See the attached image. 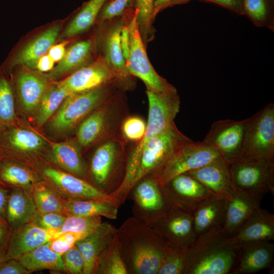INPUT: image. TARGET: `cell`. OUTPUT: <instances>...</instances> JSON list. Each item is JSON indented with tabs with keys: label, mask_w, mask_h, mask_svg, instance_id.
<instances>
[{
	"label": "cell",
	"mask_w": 274,
	"mask_h": 274,
	"mask_svg": "<svg viewBox=\"0 0 274 274\" xmlns=\"http://www.w3.org/2000/svg\"><path fill=\"white\" fill-rule=\"evenodd\" d=\"M133 187L136 218L152 227L170 207L161 187L154 179H143Z\"/></svg>",
	"instance_id": "obj_13"
},
{
	"label": "cell",
	"mask_w": 274,
	"mask_h": 274,
	"mask_svg": "<svg viewBox=\"0 0 274 274\" xmlns=\"http://www.w3.org/2000/svg\"><path fill=\"white\" fill-rule=\"evenodd\" d=\"M229 166L236 189L263 196L274 194V159L240 157Z\"/></svg>",
	"instance_id": "obj_4"
},
{
	"label": "cell",
	"mask_w": 274,
	"mask_h": 274,
	"mask_svg": "<svg viewBox=\"0 0 274 274\" xmlns=\"http://www.w3.org/2000/svg\"><path fill=\"white\" fill-rule=\"evenodd\" d=\"M137 10L127 26L129 39V50L126 60L127 72L142 80L148 90L165 92L175 89L160 77L151 65L143 42L137 21Z\"/></svg>",
	"instance_id": "obj_6"
},
{
	"label": "cell",
	"mask_w": 274,
	"mask_h": 274,
	"mask_svg": "<svg viewBox=\"0 0 274 274\" xmlns=\"http://www.w3.org/2000/svg\"><path fill=\"white\" fill-rule=\"evenodd\" d=\"M146 129V123L140 117L132 116L127 118L123 123V134L127 139L140 141L143 138Z\"/></svg>",
	"instance_id": "obj_47"
},
{
	"label": "cell",
	"mask_w": 274,
	"mask_h": 274,
	"mask_svg": "<svg viewBox=\"0 0 274 274\" xmlns=\"http://www.w3.org/2000/svg\"><path fill=\"white\" fill-rule=\"evenodd\" d=\"M274 239V215L258 209L233 236L225 238L221 245L234 248L249 243Z\"/></svg>",
	"instance_id": "obj_16"
},
{
	"label": "cell",
	"mask_w": 274,
	"mask_h": 274,
	"mask_svg": "<svg viewBox=\"0 0 274 274\" xmlns=\"http://www.w3.org/2000/svg\"><path fill=\"white\" fill-rule=\"evenodd\" d=\"M190 1V0H172L170 3L169 6L186 4L189 2Z\"/></svg>",
	"instance_id": "obj_58"
},
{
	"label": "cell",
	"mask_w": 274,
	"mask_h": 274,
	"mask_svg": "<svg viewBox=\"0 0 274 274\" xmlns=\"http://www.w3.org/2000/svg\"><path fill=\"white\" fill-rule=\"evenodd\" d=\"M62 259L65 272L71 274H83L84 260L76 245L63 254Z\"/></svg>",
	"instance_id": "obj_46"
},
{
	"label": "cell",
	"mask_w": 274,
	"mask_h": 274,
	"mask_svg": "<svg viewBox=\"0 0 274 274\" xmlns=\"http://www.w3.org/2000/svg\"><path fill=\"white\" fill-rule=\"evenodd\" d=\"M52 162L65 172L78 177L85 174V167L77 147L70 142L54 143L51 155Z\"/></svg>",
	"instance_id": "obj_32"
},
{
	"label": "cell",
	"mask_w": 274,
	"mask_h": 274,
	"mask_svg": "<svg viewBox=\"0 0 274 274\" xmlns=\"http://www.w3.org/2000/svg\"><path fill=\"white\" fill-rule=\"evenodd\" d=\"M28 270L18 259H9L0 264V274H29Z\"/></svg>",
	"instance_id": "obj_50"
},
{
	"label": "cell",
	"mask_w": 274,
	"mask_h": 274,
	"mask_svg": "<svg viewBox=\"0 0 274 274\" xmlns=\"http://www.w3.org/2000/svg\"><path fill=\"white\" fill-rule=\"evenodd\" d=\"M225 238L223 227L211 228L196 235L186 250L183 273L188 274L191 268L215 248Z\"/></svg>",
	"instance_id": "obj_26"
},
{
	"label": "cell",
	"mask_w": 274,
	"mask_h": 274,
	"mask_svg": "<svg viewBox=\"0 0 274 274\" xmlns=\"http://www.w3.org/2000/svg\"><path fill=\"white\" fill-rule=\"evenodd\" d=\"M108 0H89L78 12L59 37L60 40L74 37L87 30Z\"/></svg>",
	"instance_id": "obj_34"
},
{
	"label": "cell",
	"mask_w": 274,
	"mask_h": 274,
	"mask_svg": "<svg viewBox=\"0 0 274 274\" xmlns=\"http://www.w3.org/2000/svg\"><path fill=\"white\" fill-rule=\"evenodd\" d=\"M116 232L117 229L110 224L101 223L93 232L76 243L85 262L83 274L97 273L99 264Z\"/></svg>",
	"instance_id": "obj_14"
},
{
	"label": "cell",
	"mask_w": 274,
	"mask_h": 274,
	"mask_svg": "<svg viewBox=\"0 0 274 274\" xmlns=\"http://www.w3.org/2000/svg\"><path fill=\"white\" fill-rule=\"evenodd\" d=\"M247 118L224 119L214 122L202 142L217 151L228 163L241 157L244 143Z\"/></svg>",
	"instance_id": "obj_8"
},
{
	"label": "cell",
	"mask_w": 274,
	"mask_h": 274,
	"mask_svg": "<svg viewBox=\"0 0 274 274\" xmlns=\"http://www.w3.org/2000/svg\"><path fill=\"white\" fill-rule=\"evenodd\" d=\"M0 146L8 152H34L44 146L42 139L34 132L10 127L3 130Z\"/></svg>",
	"instance_id": "obj_30"
},
{
	"label": "cell",
	"mask_w": 274,
	"mask_h": 274,
	"mask_svg": "<svg viewBox=\"0 0 274 274\" xmlns=\"http://www.w3.org/2000/svg\"><path fill=\"white\" fill-rule=\"evenodd\" d=\"M117 234L128 273L157 274L166 255L176 249L135 217L126 221Z\"/></svg>",
	"instance_id": "obj_1"
},
{
	"label": "cell",
	"mask_w": 274,
	"mask_h": 274,
	"mask_svg": "<svg viewBox=\"0 0 274 274\" xmlns=\"http://www.w3.org/2000/svg\"><path fill=\"white\" fill-rule=\"evenodd\" d=\"M241 157L274 159V105L270 102L249 118Z\"/></svg>",
	"instance_id": "obj_5"
},
{
	"label": "cell",
	"mask_w": 274,
	"mask_h": 274,
	"mask_svg": "<svg viewBox=\"0 0 274 274\" xmlns=\"http://www.w3.org/2000/svg\"><path fill=\"white\" fill-rule=\"evenodd\" d=\"M60 24H55L38 36L7 62V67L10 70L16 65H23L29 68H36L38 60L48 53L57 39L61 29Z\"/></svg>",
	"instance_id": "obj_21"
},
{
	"label": "cell",
	"mask_w": 274,
	"mask_h": 274,
	"mask_svg": "<svg viewBox=\"0 0 274 274\" xmlns=\"http://www.w3.org/2000/svg\"><path fill=\"white\" fill-rule=\"evenodd\" d=\"M5 261V252H0V264Z\"/></svg>",
	"instance_id": "obj_59"
},
{
	"label": "cell",
	"mask_w": 274,
	"mask_h": 274,
	"mask_svg": "<svg viewBox=\"0 0 274 274\" xmlns=\"http://www.w3.org/2000/svg\"><path fill=\"white\" fill-rule=\"evenodd\" d=\"M107 113L100 110L91 115L80 125L77 136L78 142L82 146L90 145L103 132L107 122Z\"/></svg>",
	"instance_id": "obj_36"
},
{
	"label": "cell",
	"mask_w": 274,
	"mask_h": 274,
	"mask_svg": "<svg viewBox=\"0 0 274 274\" xmlns=\"http://www.w3.org/2000/svg\"><path fill=\"white\" fill-rule=\"evenodd\" d=\"M149 112L145 133L129 156L124 178L115 191L118 197L125 199L132 189L141 154L146 144L175 124L174 119L179 112L180 102L176 89L165 92L147 91Z\"/></svg>",
	"instance_id": "obj_2"
},
{
	"label": "cell",
	"mask_w": 274,
	"mask_h": 274,
	"mask_svg": "<svg viewBox=\"0 0 274 274\" xmlns=\"http://www.w3.org/2000/svg\"><path fill=\"white\" fill-rule=\"evenodd\" d=\"M186 250L174 249L169 252L165 256L157 274L183 273Z\"/></svg>",
	"instance_id": "obj_43"
},
{
	"label": "cell",
	"mask_w": 274,
	"mask_h": 274,
	"mask_svg": "<svg viewBox=\"0 0 274 274\" xmlns=\"http://www.w3.org/2000/svg\"><path fill=\"white\" fill-rule=\"evenodd\" d=\"M120 40L123 55L126 61L129 50V39L127 26H122L120 31Z\"/></svg>",
	"instance_id": "obj_55"
},
{
	"label": "cell",
	"mask_w": 274,
	"mask_h": 274,
	"mask_svg": "<svg viewBox=\"0 0 274 274\" xmlns=\"http://www.w3.org/2000/svg\"><path fill=\"white\" fill-rule=\"evenodd\" d=\"M0 183L10 189L20 188L30 193L38 183L31 171L3 155L0 157Z\"/></svg>",
	"instance_id": "obj_28"
},
{
	"label": "cell",
	"mask_w": 274,
	"mask_h": 274,
	"mask_svg": "<svg viewBox=\"0 0 274 274\" xmlns=\"http://www.w3.org/2000/svg\"><path fill=\"white\" fill-rule=\"evenodd\" d=\"M101 223V216H67L58 232L59 235L66 232H75L87 235Z\"/></svg>",
	"instance_id": "obj_42"
},
{
	"label": "cell",
	"mask_w": 274,
	"mask_h": 274,
	"mask_svg": "<svg viewBox=\"0 0 274 274\" xmlns=\"http://www.w3.org/2000/svg\"><path fill=\"white\" fill-rule=\"evenodd\" d=\"M172 0H154L153 5V17H155L156 15L161 10L169 7V5Z\"/></svg>",
	"instance_id": "obj_57"
},
{
	"label": "cell",
	"mask_w": 274,
	"mask_h": 274,
	"mask_svg": "<svg viewBox=\"0 0 274 274\" xmlns=\"http://www.w3.org/2000/svg\"><path fill=\"white\" fill-rule=\"evenodd\" d=\"M263 196L234 189L226 199L223 229L225 238L235 234L250 217L260 207Z\"/></svg>",
	"instance_id": "obj_15"
},
{
	"label": "cell",
	"mask_w": 274,
	"mask_h": 274,
	"mask_svg": "<svg viewBox=\"0 0 274 274\" xmlns=\"http://www.w3.org/2000/svg\"><path fill=\"white\" fill-rule=\"evenodd\" d=\"M0 131H1V130H0ZM1 134H0V140H1Z\"/></svg>",
	"instance_id": "obj_61"
},
{
	"label": "cell",
	"mask_w": 274,
	"mask_h": 274,
	"mask_svg": "<svg viewBox=\"0 0 274 274\" xmlns=\"http://www.w3.org/2000/svg\"><path fill=\"white\" fill-rule=\"evenodd\" d=\"M58 235V231L45 229L29 222L12 232L5 250V260L18 259Z\"/></svg>",
	"instance_id": "obj_18"
},
{
	"label": "cell",
	"mask_w": 274,
	"mask_h": 274,
	"mask_svg": "<svg viewBox=\"0 0 274 274\" xmlns=\"http://www.w3.org/2000/svg\"><path fill=\"white\" fill-rule=\"evenodd\" d=\"M31 194L37 210L62 214L63 199L44 183H38Z\"/></svg>",
	"instance_id": "obj_40"
},
{
	"label": "cell",
	"mask_w": 274,
	"mask_h": 274,
	"mask_svg": "<svg viewBox=\"0 0 274 274\" xmlns=\"http://www.w3.org/2000/svg\"><path fill=\"white\" fill-rule=\"evenodd\" d=\"M18 260L31 273L44 269L65 272L62 255L51 249L49 242L24 254Z\"/></svg>",
	"instance_id": "obj_27"
},
{
	"label": "cell",
	"mask_w": 274,
	"mask_h": 274,
	"mask_svg": "<svg viewBox=\"0 0 274 274\" xmlns=\"http://www.w3.org/2000/svg\"><path fill=\"white\" fill-rule=\"evenodd\" d=\"M54 61L47 53L38 60L36 68L42 72H50L54 67Z\"/></svg>",
	"instance_id": "obj_56"
},
{
	"label": "cell",
	"mask_w": 274,
	"mask_h": 274,
	"mask_svg": "<svg viewBox=\"0 0 274 274\" xmlns=\"http://www.w3.org/2000/svg\"><path fill=\"white\" fill-rule=\"evenodd\" d=\"M222 158L216 150L201 142H191L181 148L154 175V179L162 187L175 177L201 167Z\"/></svg>",
	"instance_id": "obj_7"
},
{
	"label": "cell",
	"mask_w": 274,
	"mask_h": 274,
	"mask_svg": "<svg viewBox=\"0 0 274 274\" xmlns=\"http://www.w3.org/2000/svg\"><path fill=\"white\" fill-rule=\"evenodd\" d=\"M116 74L104 59L79 68L58 84L72 93L84 92L99 87Z\"/></svg>",
	"instance_id": "obj_17"
},
{
	"label": "cell",
	"mask_w": 274,
	"mask_h": 274,
	"mask_svg": "<svg viewBox=\"0 0 274 274\" xmlns=\"http://www.w3.org/2000/svg\"><path fill=\"white\" fill-rule=\"evenodd\" d=\"M97 273H128L122 255L117 232L112 244L104 254L99 264Z\"/></svg>",
	"instance_id": "obj_39"
},
{
	"label": "cell",
	"mask_w": 274,
	"mask_h": 274,
	"mask_svg": "<svg viewBox=\"0 0 274 274\" xmlns=\"http://www.w3.org/2000/svg\"><path fill=\"white\" fill-rule=\"evenodd\" d=\"M66 42L53 45L48 51V55L52 58L55 62H59L63 57L65 51Z\"/></svg>",
	"instance_id": "obj_53"
},
{
	"label": "cell",
	"mask_w": 274,
	"mask_h": 274,
	"mask_svg": "<svg viewBox=\"0 0 274 274\" xmlns=\"http://www.w3.org/2000/svg\"><path fill=\"white\" fill-rule=\"evenodd\" d=\"M42 174L44 184L64 200H101L118 206L109 194L69 173L48 167Z\"/></svg>",
	"instance_id": "obj_9"
},
{
	"label": "cell",
	"mask_w": 274,
	"mask_h": 274,
	"mask_svg": "<svg viewBox=\"0 0 274 274\" xmlns=\"http://www.w3.org/2000/svg\"><path fill=\"white\" fill-rule=\"evenodd\" d=\"M90 40L77 42L67 49L62 59L48 75L49 78L60 77L71 71L79 69L89 59L91 52Z\"/></svg>",
	"instance_id": "obj_33"
},
{
	"label": "cell",
	"mask_w": 274,
	"mask_h": 274,
	"mask_svg": "<svg viewBox=\"0 0 274 274\" xmlns=\"http://www.w3.org/2000/svg\"><path fill=\"white\" fill-rule=\"evenodd\" d=\"M154 0H135V9L138 12L137 21L141 35L144 38L147 37L154 19Z\"/></svg>",
	"instance_id": "obj_44"
},
{
	"label": "cell",
	"mask_w": 274,
	"mask_h": 274,
	"mask_svg": "<svg viewBox=\"0 0 274 274\" xmlns=\"http://www.w3.org/2000/svg\"><path fill=\"white\" fill-rule=\"evenodd\" d=\"M1 153H2L0 152V157H1V156H2V154H1Z\"/></svg>",
	"instance_id": "obj_60"
},
{
	"label": "cell",
	"mask_w": 274,
	"mask_h": 274,
	"mask_svg": "<svg viewBox=\"0 0 274 274\" xmlns=\"http://www.w3.org/2000/svg\"><path fill=\"white\" fill-rule=\"evenodd\" d=\"M244 15L258 27L273 31L274 19L269 0H243Z\"/></svg>",
	"instance_id": "obj_38"
},
{
	"label": "cell",
	"mask_w": 274,
	"mask_h": 274,
	"mask_svg": "<svg viewBox=\"0 0 274 274\" xmlns=\"http://www.w3.org/2000/svg\"><path fill=\"white\" fill-rule=\"evenodd\" d=\"M16 113L14 92L10 82L0 74V130L13 126Z\"/></svg>",
	"instance_id": "obj_37"
},
{
	"label": "cell",
	"mask_w": 274,
	"mask_h": 274,
	"mask_svg": "<svg viewBox=\"0 0 274 274\" xmlns=\"http://www.w3.org/2000/svg\"><path fill=\"white\" fill-rule=\"evenodd\" d=\"M15 82L21 106L27 112L34 111L48 90L46 80L32 73L23 71L17 75Z\"/></svg>",
	"instance_id": "obj_24"
},
{
	"label": "cell",
	"mask_w": 274,
	"mask_h": 274,
	"mask_svg": "<svg viewBox=\"0 0 274 274\" xmlns=\"http://www.w3.org/2000/svg\"><path fill=\"white\" fill-rule=\"evenodd\" d=\"M72 94L58 84L48 90L44 95L40 104L37 117V123L44 124L54 114L65 98Z\"/></svg>",
	"instance_id": "obj_41"
},
{
	"label": "cell",
	"mask_w": 274,
	"mask_h": 274,
	"mask_svg": "<svg viewBox=\"0 0 274 274\" xmlns=\"http://www.w3.org/2000/svg\"><path fill=\"white\" fill-rule=\"evenodd\" d=\"M118 207L114 203L101 200L63 199L62 214L66 216H98L116 219L118 215Z\"/></svg>",
	"instance_id": "obj_29"
},
{
	"label": "cell",
	"mask_w": 274,
	"mask_h": 274,
	"mask_svg": "<svg viewBox=\"0 0 274 274\" xmlns=\"http://www.w3.org/2000/svg\"><path fill=\"white\" fill-rule=\"evenodd\" d=\"M218 4L239 15H244L243 0H198Z\"/></svg>",
	"instance_id": "obj_51"
},
{
	"label": "cell",
	"mask_w": 274,
	"mask_h": 274,
	"mask_svg": "<svg viewBox=\"0 0 274 274\" xmlns=\"http://www.w3.org/2000/svg\"><path fill=\"white\" fill-rule=\"evenodd\" d=\"M86 236L79 233H64L50 241V246L53 251L62 255L72 248L79 240Z\"/></svg>",
	"instance_id": "obj_48"
},
{
	"label": "cell",
	"mask_w": 274,
	"mask_h": 274,
	"mask_svg": "<svg viewBox=\"0 0 274 274\" xmlns=\"http://www.w3.org/2000/svg\"><path fill=\"white\" fill-rule=\"evenodd\" d=\"M11 233L7 221L0 218V252H5Z\"/></svg>",
	"instance_id": "obj_52"
},
{
	"label": "cell",
	"mask_w": 274,
	"mask_h": 274,
	"mask_svg": "<svg viewBox=\"0 0 274 274\" xmlns=\"http://www.w3.org/2000/svg\"><path fill=\"white\" fill-rule=\"evenodd\" d=\"M192 141L175 124L150 139L142 151L132 188L150 173H158L181 148Z\"/></svg>",
	"instance_id": "obj_3"
},
{
	"label": "cell",
	"mask_w": 274,
	"mask_h": 274,
	"mask_svg": "<svg viewBox=\"0 0 274 274\" xmlns=\"http://www.w3.org/2000/svg\"><path fill=\"white\" fill-rule=\"evenodd\" d=\"M132 1L110 0L106 2L99 13L100 19L105 21L121 15Z\"/></svg>",
	"instance_id": "obj_49"
},
{
	"label": "cell",
	"mask_w": 274,
	"mask_h": 274,
	"mask_svg": "<svg viewBox=\"0 0 274 274\" xmlns=\"http://www.w3.org/2000/svg\"><path fill=\"white\" fill-rule=\"evenodd\" d=\"M10 188L0 183V218L5 219L6 210Z\"/></svg>",
	"instance_id": "obj_54"
},
{
	"label": "cell",
	"mask_w": 274,
	"mask_h": 274,
	"mask_svg": "<svg viewBox=\"0 0 274 274\" xmlns=\"http://www.w3.org/2000/svg\"><path fill=\"white\" fill-rule=\"evenodd\" d=\"M161 237L174 248L186 250L195 234L192 212L170 208L152 225Z\"/></svg>",
	"instance_id": "obj_11"
},
{
	"label": "cell",
	"mask_w": 274,
	"mask_h": 274,
	"mask_svg": "<svg viewBox=\"0 0 274 274\" xmlns=\"http://www.w3.org/2000/svg\"><path fill=\"white\" fill-rule=\"evenodd\" d=\"M226 205V199L213 195L195 208L192 215L196 235L212 228L223 227Z\"/></svg>",
	"instance_id": "obj_23"
},
{
	"label": "cell",
	"mask_w": 274,
	"mask_h": 274,
	"mask_svg": "<svg viewBox=\"0 0 274 274\" xmlns=\"http://www.w3.org/2000/svg\"><path fill=\"white\" fill-rule=\"evenodd\" d=\"M161 188L170 208L189 212L214 195L203 184L187 173L175 177Z\"/></svg>",
	"instance_id": "obj_12"
},
{
	"label": "cell",
	"mask_w": 274,
	"mask_h": 274,
	"mask_svg": "<svg viewBox=\"0 0 274 274\" xmlns=\"http://www.w3.org/2000/svg\"><path fill=\"white\" fill-rule=\"evenodd\" d=\"M122 23L114 27L107 35L105 42V60L116 73L124 75L128 73L120 44Z\"/></svg>",
	"instance_id": "obj_35"
},
{
	"label": "cell",
	"mask_w": 274,
	"mask_h": 274,
	"mask_svg": "<svg viewBox=\"0 0 274 274\" xmlns=\"http://www.w3.org/2000/svg\"><path fill=\"white\" fill-rule=\"evenodd\" d=\"M236 248V258L231 271L233 273H254L268 267L272 261L274 244L270 241L246 243Z\"/></svg>",
	"instance_id": "obj_19"
},
{
	"label": "cell",
	"mask_w": 274,
	"mask_h": 274,
	"mask_svg": "<svg viewBox=\"0 0 274 274\" xmlns=\"http://www.w3.org/2000/svg\"><path fill=\"white\" fill-rule=\"evenodd\" d=\"M66 217L61 213L44 212L36 209L30 222L45 229L58 231Z\"/></svg>",
	"instance_id": "obj_45"
},
{
	"label": "cell",
	"mask_w": 274,
	"mask_h": 274,
	"mask_svg": "<svg viewBox=\"0 0 274 274\" xmlns=\"http://www.w3.org/2000/svg\"><path fill=\"white\" fill-rule=\"evenodd\" d=\"M116 149L114 142H107L100 146L92 156L90 170L100 190L108 183L111 176L115 163Z\"/></svg>",
	"instance_id": "obj_31"
},
{
	"label": "cell",
	"mask_w": 274,
	"mask_h": 274,
	"mask_svg": "<svg viewBox=\"0 0 274 274\" xmlns=\"http://www.w3.org/2000/svg\"><path fill=\"white\" fill-rule=\"evenodd\" d=\"M104 94V90L98 87L69 95L52 118V129L59 133L72 129L99 103Z\"/></svg>",
	"instance_id": "obj_10"
},
{
	"label": "cell",
	"mask_w": 274,
	"mask_h": 274,
	"mask_svg": "<svg viewBox=\"0 0 274 274\" xmlns=\"http://www.w3.org/2000/svg\"><path fill=\"white\" fill-rule=\"evenodd\" d=\"M36 209L30 192L11 188L6 210V221L11 232L30 222Z\"/></svg>",
	"instance_id": "obj_22"
},
{
	"label": "cell",
	"mask_w": 274,
	"mask_h": 274,
	"mask_svg": "<svg viewBox=\"0 0 274 274\" xmlns=\"http://www.w3.org/2000/svg\"><path fill=\"white\" fill-rule=\"evenodd\" d=\"M187 174L200 182L218 197L227 199L235 188L229 163L222 158Z\"/></svg>",
	"instance_id": "obj_20"
},
{
	"label": "cell",
	"mask_w": 274,
	"mask_h": 274,
	"mask_svg": "<svg viewBox=\"0 0 274 274\" xmlns=\"http://www.w3.org/2000/svg\"><path fill=\"white\" fill-rule=\"evenodd\" d=\"M237 248L221 245L197 263L188 274H226L234 265Z\"/></svg>",
	"instance_id": "obj_25"
}]
</instances>
